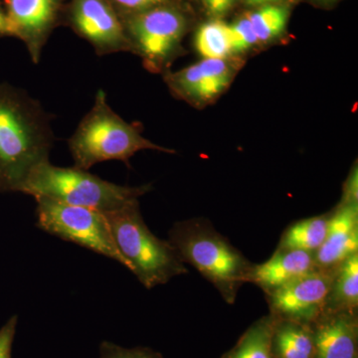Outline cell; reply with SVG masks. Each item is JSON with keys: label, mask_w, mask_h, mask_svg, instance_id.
<instances>
[{"label": "cell", "mask_w": 358, "mask_h": 358, "mask_svg": "<svg viewBox=\"0 0 358 358\" xmlns=\"http://www.w3.org/2000/svg\"><path fill=\"white\" fill-rule=\"evenodd\" d=\"M358 306V252L338 266L322 313H355Z\"/></svg>", "instance_id": "cell-15"}, {"label": "cell", "mask_w": 358, "mask_h": 358, "mask_svg": "<svg viewBox=\"0 0 358 358\" xmlns=\"http://www.w3.org/2000/svg\"><path fill=\"white\" fill-rule=\"evenodd\" d=\"M36 226L72 243L80 245L128 268L115 246L105 212L37 197Z\"/></svg>", "instance_id": "cell-6"}, {"label": "cell", "mask_w": 358, "mask_h": 358, "mask_svg": "<svg viewBox=\"0 0 358 358\" xmlns=\"http://www.w3.org/2000/svg\"><path fill=\"white\" fill-rule=\"evenodd\" d=\"M133 51L150 71H162L176 58L186 30L185 15L173 7L160 6L129 14L124 23Z\"/></svg>", "instance_id": "cell-7"}, {"label": "cell", "mask_w": 358, "mask_h": 358, "mask_svg": "<svg viewBox=\"0 0 358 358\" xmlns=\"http://www.w3.org/2000/svg\"><path fill=\"white\" fill-rule=\"evenodd\" d=\"M6 36H13V26L6 11L0 6V38Z\"/></svg>", "instance_id": "cell-26"}, {"label": "cell", "mask_w": 358, "mask_h": 358, "mask_svg": "<svg viewBox=\"0 0 358 358\" xmlns=\"http://www.w3.org/2000/svg\"><path fill=\"white\" fill-rule=\"evenodd\" d=\"M68 145L75 167L83 171L109 160H120L129 169V159L141 150L176 152L143 138L138 124H129L115 114L103 90L96 93L93 107L80 122Z\"/></svg>", "instance_id": "cell-3"}, {"label": "cell", "mask_w": 358, "mask_h": 358, "mask_svg": "<svg viewBox=\"0 0 358 358\" xmlns=\"http://www.w3.org/2000/svg\"><path fill=\"white\" fill-rule=\"evenodd\" d=\"M150 185L121 186L77 167L38 164L26 179L21 192L102 212L119 210L150 192Z\"/></svg>", "instance_id": "cell-5"}, {"label": "cell", "mask_w": 358, "mask_h": 358, "mask_svg": "<svg viewBox=\"0 0 358 358\" xmlns=\"http://www.w3.org/2000/svg\"><path fill=\"white\" fill-rule=\"evenodd\" d=\"M358 252V202L339 203L329 216L326 240L315 253L317 268H334Z\"/></svg>", "instance_id": "cell-12"}, {"label": "cell", "mask_w": 358, "mask_h": 358, "mask_svg": "<svg viewBox=\"0 0 358 358\" xmlns=\"http://www.w3.org/2000/svg\"><path fill=\"white\" fill-rule=\"evenodd\" d=\"M358 202V173L357 166L353 167L352 173L346 180L343 196L341 203Z\"/></svg>", "instance_id": "cell-25"}, {"label": "cell", "mask_w": 358, "mask_h": 358, "mask_svg": "<svg viewBox=\"0 0 358 358\" xmlns=\"http://www.w3.org/2000/svg\"><path fill=\"white\" fill-rule=\"evenodd\" d=\"M229 31L233 54L244 53L259 43L248 15L239 18L229 25Z\"/></svg>", "instance_id": "cell-21"}, {"label": "cell", "mask_w": 358, "mask_h": 358, "mask_svg": "<svg viewBox=\"0 0 358 358\" xmlns=\"http://www.w3.org/2000/svg\"><path fill=\"white\" fill-rule=\"evenodd\" d=\"M329 214L303 219L285 231L278 249L301 250L315 254L326 240Z\"/></svg>", "instance_id": "cell-17"}, {"label": "cell", "mask_w": 358, "mask_h": 358, "mask_svg": "<svg viewBox=\"0 0 358 358\" xmlns=\"http://www.w3.org/2000/svg\"><path fill=\"white\" fill-rule=\"evenodd\" d=\"M338 266L317 268L282 288L268 294V305L275 317L301 324L315 322L324 310L327 294Z\"/></svg>", "instance_id": "cell-8"}, {"label": "cell", "mask_w": 358, "mask_h": 358, "mask_svg": "<svg viewBox=\"0 0 358 358\" xmlns=\"http://www.w3.org/2000/svg\"><path fill=\"white\" fill-rule=\"evenodd\" d=\"M112 6L119 7L129 14L143 13L155 7L164 6L169 0H108Z\"/></svg>", "instance_id": "cell-24"}, {"label": "cell", "mask_w": 358, "mask_h": 358, "mask_svg": "<svg viewBox=\"0 0 358 358\" xmlns=\"http://www.w3.org/2000/svg\"><path fill=\"white\" fill-rule=\"evenodd\" d=\"M234 69L227 59H203L176 73H167L171 92L188 102H211L229 86Z\"/></svg>", "instance_id": "cell-10"}, {"label": "cell", "mask_w": 358, "mask_h": 358, "mask_svg": "<svg viewBox=\"0 0 358 358\" xmlns=\"http://www.w3.org/2000/svg\"><path fill=\"white\" fill-rule=\"evenodd\" d=\"M17 322L18 315H14L0 329V358H11Z\"/></svg>", "instance_id": "cell-23"}, {"label": "cell", "mask_w": 358, "mask_h": 358, "mask_svg": "<svg viewBox=\"0 0 358 358\" xmlns=\"http://www.w3.org/2000/svg\"><path fill=\"white\" fill-rule=\"evenodd\" d=\"M100 358H162L159 353L148 348H136L128 350L110 343L103 341L100 345Z\"/></svg>", "instance_id": "cell-22"}, {"label": "cell", "mask_w": 358, "mask_h": 358, "mask_svg": "<svg viewBox=\"0 0 358 358\" xmlns=\"http://www.w3.org/2000/svg\"><path fill=\"white\" fill-rule=\"evenodd\" d=\"M282 1V0H245L248 6H268V4H274L277 2Z\"/></svg>", "instance_id": "cell-29"}, {"label": "cell", "mask_w": 358, "mask_h": 358, "mask_svg": "<svg viewBox=\"0 0 358 358\" xmlns=\"http://www.w3.org/2000/svg\"><path fill=\"white\" fill-rule=\"evenodd\" d=\"M113 239L131 273L147 289L187 274V268L169 240L159 239L143 221L138 200L119 210L105 212Z\"/></svg>", "instance_id": "cell-4"}, {"label": "cell", "mask_w": 358, "mask_h": 358, "mask_svg": "<svg viewBox=\"0 0 358 358\" xmlns=\"http://www.w3.org/2000/svg\"><path fill=\"white\" fill-rule=\"evenodd\" d=\"M50 115L22 89L0 83V193L21 192L38 164L49 160Z\"/></svg>", "instance_id": "cell-1"}, {"label": "cell", "mask_w": 358, "mask_h": 358, "mask_svg": "<svg viewBox=\"0 0 358 358\" xmlns=\"http://www.w3.org/2000/svg\"><path fill=\"white\" fill-rule=\"evenodd\" d=\"M70 21L98 56L133 51L124 22L108 0H72Z\"/></svg>", "instance_id": "cell-9"}, {"label": "cell", "mask_w": 358, "mask_h": 358, "mask_svg": "<svg viewBox=\"0 0 358 358\" xmlns=\"http://www.w3.org/2000/svg\"><path fill=\"white\" fill-rule=\"evenodd\" d=\"M317 268L315 254L310 252L277 249L268 261L253 266L248 282L260 287L268 294Z\"/></svg>", "instance_id": "cell-14"}, {"label": "cell", "mask_w": 358, "mask_h": 358, "mask_svg": "<svg viewBox=\"0 0 358 358\" xmlns=\"http://www.w3.org/2000/svg\"><path fill=\"white\" fill-rule=\"evenodd\" d=\"M194 47L204 59H227L233 54L229 25L221 20L204 23L195 34Z\"/></svg>", "instance_id": "cell-19"}, {"label": "cell", "mask_w": 358, "mask_h": 358, "mask_svg": "<svg viewBox=\"0 0 358 358\" xmlns=\"http://www.w3.org/2000/svg\"><path fill=\"white\" fill-rule=\"evenodd\" d=\"M273 352L279 358H313V333L307 324L275 317Z\"/></svg>", "instance_id": "cell-16"}, {"label": "cell", "mask_w": 358, "mask_h": 358, "mask_svg": "<svg viewBox=\"0 0 358 358\" xmlns=\"http://www.w3.org/2000/svg\"><path fill=\"white\" fill-rule=\"evenodd\" d=\"M202 1L209 13L214 16H220L218 0H202Z\"/></svg>", "instance_id": "cell-27"}, {"label": "cell", "mask_w": 358, "mask_h": 358, "mask_svg": "<svg viewBox=\"0 0 358 358\" xmlns=\"http://www.w3.org/2000/svg\"><path fill=\"white\" fill-rule=\"evenodd\" d=\"M275 324V317L273 315L259 320L224 358H273Z\"/></svg>", "instance_id": "cell-18"}, {"label": "cell", "mask_w": 358, "mask_h": 358, "mask_svg": "<svg viewBox=\"0 0 358 358\" xmlns=\"http://www.w3.org/2000/svg\"><path fill=\"white\" fill-rule=\"evenodd\" d=\"M236 2L237 0H218L220 16L227 13Z\"/></svg>", "instance_id": "cell-28"}, {"label": "cell", "mask_w": 358, "mask_h": 358, "mask_svg": "<svg viewBox=\"0 0 358 358\" xmlns=\"http://www.w3.org/2000/svg\"><path fill=\"white\" fill-rule=\"evenodd\" d=\"M169 237L182 262L196 268L226 303H234L240 288L248 282L254 264L206 219L176 223Z\"/></svg>", "instance_id": "cell-2"}, {"label": "cell", "mask_w": 358, "mask_h": 358, "mask_svg": "<svg viewBox=\"0 0 358 358\" xmlns=\"http://www.w3.org/2000/svg\"><path fill=\"white\" fill-rule=\"evenodd\" d=\"M313 333V358H357V312L322 313Z\"/></svg>", "instance_id": "cell-13"}, {"label": "cell", "mask_w": 358, "mask_h": 358, "mask_svg": "<svg viewBox=\"0 0 358 358\" xmlns=\"http://www.w3.org/2000/svg\"><path fill=\"white\" fill-rule=\"evenodd\" d=\"M289 15L287 7L268 4L259 7L254 13L249 14L248 18L258 42L266 43L278 38L285 32Z\"/></svg>", "instance_id": "cell-20"}, {"label": "cell", "mask_w": 358, "mask_h": 358, "mask_svg": "<svg viewBox=\"0 0 358 358\" xmlns=\"http://www.w3.org/2000/svg\"><path fill=\"white\" fill-rule=\"evenodd\" d=\"M13 36L24 42L34 64H38L47 37L57 21L61 0H4Z\"/></svg>", "instance_id": "cell-11"}]
</instances>
